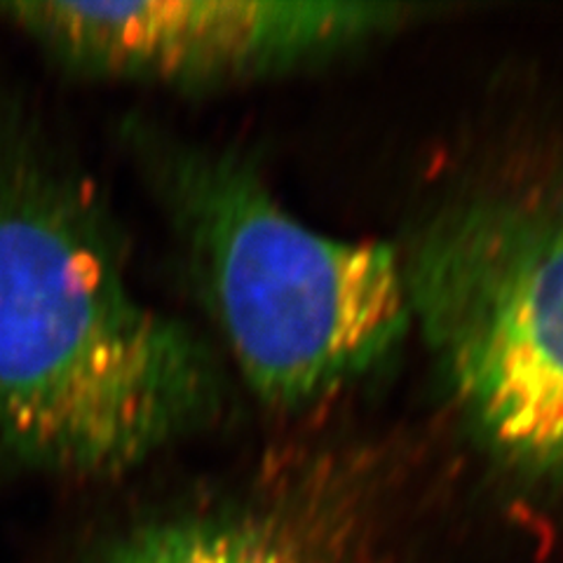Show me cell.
Here are the masks:
<instances>
[{
	"label": "cell",
	"mask_w": 563,
	"mask_h": 563,
	"mask_svg": "<svg viewBox=\"0 0 563 563\" xmlns=\"http://www.w3.org/2000/svg\"><path fill=\"white\" fill-rule=\"evenodd\" d=\"M217 352L141 298L101 188L0 95V479H113L223 411Z\"/></svg>",
	"instance_id": "obj_1"
},
{
	"label": "cell",
	"mask_w": 563,
	"mask_h": 563,
	"mask_svg": "<svg viewBox=\"0 0 563 563\" xmlns=\"http://www.w3.org/2000/svg\"><path fill=\"white\" fill-rule=\"evenodd\" d=\"M192 287L250 390L298 409L376 368L411 303L393 246L312 231L235 151L130 128Z\"/></svg>",
	"instance_id": "obj_2"
},
{
	"label": "cell",
	"mask_w": 563,
	"mask_h": 563,
	"mask_svg": "<svg viewBox=\"0 0 563 563\" xmlns=\"http://www.w3.org/2000/svg\"><path fill=\"white\" fill-rule=\"evenodd\" d=\"M401 266L472 426L509 461L563 474V188L455 207Z\"/></svg>",
	"instance_id": "obj_3"
},
{
	"label": "cell",
	"mask_w": 563,
	"mask_h": 563,
	"mask_svg": "<svg viewBox=\"0 0 563 563\" xmlns=\"http://www.w3.org/2000/svg\"><path fill=\"white\" fill-rule=\"evenodd\" d=\"M411 14V5L320 0L0 3V22L70 74L184 90L331 57L407 24Z\"/></svg>",
	"instance_id": "obj_4"
},
{
	"label": "cell",
	"mask_w": 563,
	"mask_h": 563,
	"mask_svg": "<svg viewBox=\"0 0 563 563\" xmlns=\"http://www.w3.org/2000/svg\"><path fill=\"white\" fill-rule=\"evenodd\" d=\"M85 563H306L287 507L214 493L122 528Z\"/></svg>",
	"instance_id": "obj_5"
}]
</instances>
